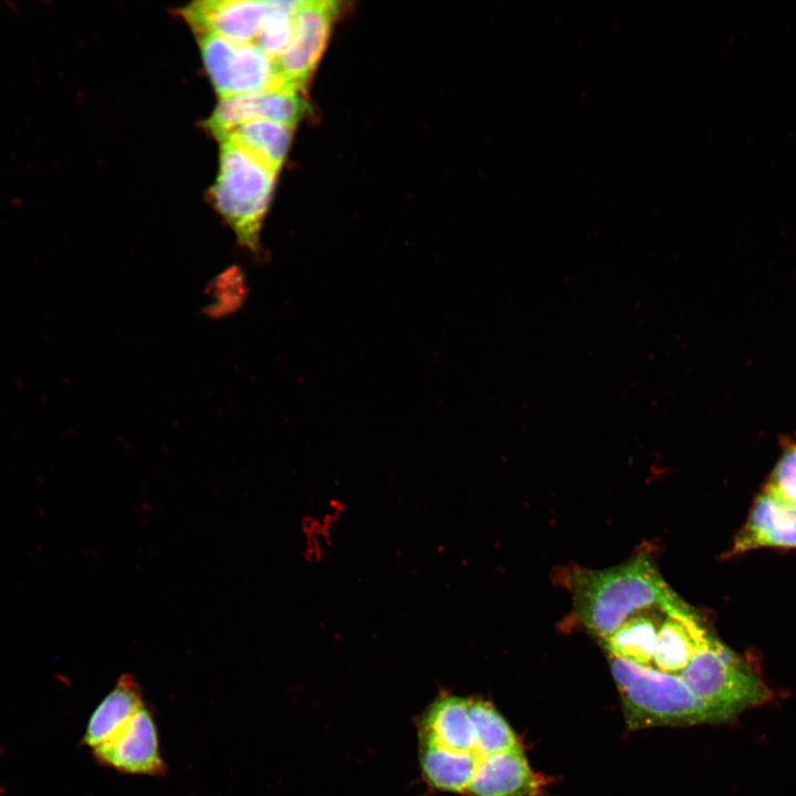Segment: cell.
Wrapping results in <instances>:
<instances>
[{"mask_svg": "<svg viewBox=\"0 0 796 796\" xmlns=\"http://www.w3.org/2000/svg\"><path fill=\"white\" fill-rule=\"evenodd\" d=\"M143 706L138 682L130 673H123L91 714L82 744L93 750L111 740Z\"/></svg>", "mask_w": 796, "mask_h": 796, "instance_id": "12", "label": "cell"}, {"mask_svg": "<svg viewBox=\"0 0 796 796\" xmlns=\"http://www.w3.org/2000/svg\"><path fill=\"white\" fill-rule=\"evenodd\" d=\"M1 793H2V789L0 788V795H1Z\"/></svg>", "mask_w": 796, "mask_h": 796, "instance_id": "21", "label": "cell"}, {"mask_svg": "<svg viewBox=\"0 0 796 796\" xmlns=\"http://www.w3.org/2000/svg\"><path fill=\"white\" fill-rule=\"evenodd\" d=\"M272 1L203 0L181 9L196 35L213 34L238 44L254 43Z\"/></svg>", "mask_w": 796, "mask_h": 796, "instance_id": "9", "label": "cell"}, {"mask_svg": "<svg viewBox=\"0 0 796 796\" xmlns=\"http://www.w3.org/2000/svg\"><path fill=\"white\" fill-rule=\"evenodd\" d=\"M293 127L271 121H251L244 123L220 142H230L254 158L279 172L287 154Z\"/></svg>", "mask_w": 796, "mask_h": 796, "instance_id": "16", "label": "cell"}, {"mask_svg": "<svg viewBox=\"0 0 796 796\" xmlns=\"http://www.w3.org/2000/svg\"><path fill=\"white\" fill-rule=\"evenodd\" d=\"M543 779L532 771L521 748L480 758L465 794L470 796H538Z\"/></svg>", "mask_w": 796, "mask_h": 796, "instance_id": "11", "label": "cell"}, {"mask_svg": "<svg viewBox=\"0 0 796 796\" xmlns=\"http://www.w3.org/2000/svg\"><path fill=\"white\" fill-rule=\"evenodd\" d=\"M277 172L241 147L221 142L220 167L210 189L213 207L240 245L258 254L260 232Z\"/></svg>", "mask_w": 796, "mask_h": 796, "instance_id": "3", "label": "cell"}, {"mask_svg": "<svg viewBox=\"0 0 796 796\" xmlns=\"http://www.w3.org/2000/svg\"><path fill=\"white\" fill-rule=\"evenodd\" d=\"M661 621L641 611L622 622L614 632L601 639L614 658L653 668L657 632Z\"/></svg>", "mask_w": 796, "mask_h": 796, "instance_id": "17", "label": "cell"}, {"mask_svg": "<svg viewBox=\"0 0 796 796\" xmlns=\"http://www.w3.org/2000/svg\"><path fill=\"white\" fill-rule=\"evenodd\" d=\"M420 741L452 751L478 754L468 699L455 695L438 698L425 714Z\"/></svg>", "mask_w": 796, "mask_h": 796, "instance_id": "14", "label": "cell"}, {"mask_svg": "<svg viewBox=\"0 0 796 796\" xmlns=\"http://www.w3.org/2000/svg\"><path fill=\"white\" fill-rule=\"evenodd\" d=\"M758 546L796 547V507L768 492L756 501L734 549L742 552Z\"/></svg>", "mask_w": 796, "mask_h": 796, "instance_id": "13", "label": "cell"}, {"mask_svg": "<svg viewBox=\"0 0 796 796\" xmlns=\"http://www.w3.org/2000/svg\"><path fill=\"white\" fill-rule=\"evenodd\" d=\"M568 585L577 620L600 639L636 614L681 601L646 554L605 569L575 567Z\"/></svg>", "mask_w": 796, "mask_h": 796, "instance_id": "1", "label": "cell"}, {"mask_svg": "<svg viewBox=\"0 0 796 796\" xmlns=\"http://www.w3.org/2000/svg\"><path fill=\"white\" fill-rule=\"evenodd\" d=\"M766 492L796 507V446L782 457Z\"/></svg>", "mask_w": 796, "mask_h": 796, "instance_id": "20", "label": "cell"}, {"mask_svg": "<svg viewBox=\"0 0 796 796\" xmlns=\"http://www.w3.org/2000/svg\"><path fill=\"white\" fill-rule=\"evenodd\" d=\"M480 758L475 753L452 751L420 741L423 778L439 790L465 794Z\"/></svg>", "mask_w": 796, "mask_h": 796, "instance_id": "15", "label": "cell"}, {"mask_svg": "<svg viewBox=\"0 0 796 796\" xmlns=\"http://www.w3.org/2000/svg\"><path fill=\"white\" fill-rule=\"evenodd\" d=\"M468 710L475 733L476 753L480 757L520 745L510 724L490 702L481 699H468Z\"/></svg>", "mask_w": 796, "mask_h": 796, "instance_id": "18", "label": "cell"}, {"mask_svg": "<svg viewBox=\"0 0 796 796\" xmlns=\"http://www.w3.org/2000/svg\"><path fill=\"white\" fill-rule=\"evenodd\" d=\"M197 36L206 70L220 98L289 88L277 74L274 59L256 45L232 43L213 34Z\"/></svg>", "mask_w": 796, "mask_h": 796, "instance_id": "5", "label": "cell"}, {"mask_svg": "<svg viewBox=\"0 0 796 796\" xmlns=\"http://www.w3.org/2000/svg\"><path fill=\"white\" fill-rule=\"evenodd\" d=\"M610 667L630 729L718 722L680 675L614 657Z\"/></svg>", "mask_w": 796, "mask_h": 796, "instance_id": "2", "label": "cell"}, {"mask_svg": "<svg viewBox=\"0 0 796 796\" xmlns=\"http://www.w3.org/2000/svg\"><path fill=\"white\" fill-rule=\"evenodd\" d=\"M95 760L121 773L161 776L167 766L150 711L143 706L111 740L93 748Z\"/></svg>", "mask_w": 796, "mask_h": 796, "instance_id": "8", "label": "cell"}, {"mask_svg": "<svg viewBox=\"0 0 796 796\" xmlns=\"http://www.w3.org/2000/svg\"><path fill=\"white\" fill-rule=\"evenodd\" d=\"M711 637L698 617L682 600L664 610L660 622L653 668L679 675Z\"/></svg>", "mask_w": 796, "mask_h": 796, "instance_id": "10", "label": "cell"}, {"mask_svg": "<svg viewBox=\"0 0 796 796\" xmlns=\"http://www.w3.org/2000/svg\"><path fill=\"white\" fill-rule=\"evenodd\" d=\"M307 111L308 104L301 91L279 88L220 98L205 126L220 140L235 127L251 121H271L294 127Z\"/></svg>", "mask_w": 796, "mask_h": 796, "instance_id": "7", "label": "cell"}, {"mask_svg": "<svg viewBox=\"0 0 796 796\" xmlns=\"http://www.w3.org/2000/svg\"><path fill=\"white\" fill-rule=\"evenodd\" d=\"M679 675L718 722L733 718L769 698L764 683L745 670L734 654L713 638L696 652Z\"/></svg>", "mask_w": 796, "mask_h": 796, "instance_id": "4", "label": "cell"}, {"mask_svg": "<svg viewBox=\"0 0 796 796\" xmlns=\"http://www.w3.org/2000/svg\"><path fill=\"white\" fill-rule=\"evenodd\" d=\"M297 4L298 1H272V9L253 43L272 59H276L292 39Z\"/></svg>", "mask_w": 796, "mask_h": 796, "instance_id": "19", "label": "cell"}, {"mask_svg": "<svg viewBox=\"0 0 796 796\" xmlns=\"http://www.w3.org/2000/svg\"><path fill=\"white\" fill-rule=\"evenodd\" d=\"M334 1H298L294 31L286 49L274 59L285 87L302 91L325 49L336 15Z\"/></svg>", "mask_w": 796, "mask_h": 796, "instance_id": "6", "label": "cell"}]
</instances>
